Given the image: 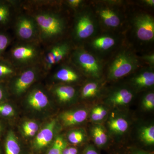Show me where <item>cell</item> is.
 I'll return each mask as SVG.
<instances>
[{"label":"cell","mask_w":154,"mask_h":154,"mask_svg":"<svg viewBox=\"0 0 154 154\" xmlns=\"http://www.w3.org/2000/svg\"><path fill=\"white\" fill-rule=\"evenodd\" d=\"M36 22L39 40L50 42L61 35L66 28L65 22L60 15L50 10H39L30 14Z\"/></svg>","instance_id":"obj_1"},{"label":"cell","mask_w":154,"mask_h":154,"mask_svg":"<svg viewBox=\"0 0 154 154\" xmlns=\"http://www.w3.org/2000/svg\"><path fill=\"white\" fill-rule=\"evenodd\" d=\"M8 59L19 69L39 63L41 52L38 41L22 42L17 43L10 49Z\"/></svg>","instance_id":"obj_2"},{"label":"cell","mask_w":154,"mask_h":154,"mask_svg":"<svg viewBox=\"0 0 154 154\" xmlns=\"http://www.w3.org/2000/svg\"><path fill=\"white\" fill-rule=\"evenodd\" d=\"M42 68L39 63L21 69L11 83L10 88L12 93L17 96L26 93L36 81Z\"/></svg>","instance_id":"obj_3"},{"label":"cell","mask_w":154,"mask_h":154,"mask_svg":"<svg viewBox=\"0 0 154 154\" xmlns=\"http://www.w3.org/2000/svg\"><path fill=\"white\" fill-rule=\"evenodd\" d=\"M138 66L137 60L128 53L123 52L118 54L110 65L108 77L115 80L128 74Z\"/></svg>","instance_id":"obj_4"},{"label":"cell","mask_w":154,"mask_h":154,"mask_svg":"<svg viewBox=\"0 0 154 154\" xmlns=\"http://www.w3.org/2000/svg\"><path fill=\"white\" fill-rule=\"evenodd\" d=\"M15 22V34L20 41L30 42L39 40L38 28L31 15L21 14L17 17Z\"/></svg>","instance_id":"obj_5"},{"label":"cell","mask_w":154,"mask_h":154,"mask_svg":"<svg viewBox=\"0 0 154 154\" xmlns=\"http://www.w3.org/2000/svg\"><path fill=\"white\" fill-rule=\"evenodd\" d=\"M69 44L67 42H58L49 46L42 55L41 66L45 70L49 71L60 63L69 51Z\"/></svg>","instance_id":"obj_6"},{"label":"cell","mask_w":154,"mask_h":154,"mask_svg":"<svg viewBox=\"0 0 154 154\" xmlns=\"http://www.w3.org/2000/svg\"><path fill=\"white\" fill-rule=\"evenodd\" d=\"M72 59L75 64L88 74L96 78L100 76L101 66L94 55L87 51L77 50L73 53Z\"/></svg>","instance_id":"obj_7"},{"label":"cell","mask_w":154,"mask_h":154,"mask_svg":"<svg viewBox=\"0 0 154 154\" xmlns=\"http://www.w3.org/2000/svg\"><path fill=\"white\" fill-rule=\"evenodd\" d=\"M138 38L142 41H150L154 37V20L148 14H142L135 18L134 22Z\"/></svg>","instance_id":"obj_8"},{"label":"cell","mask_w":154,"mask_h":154,"mask_svg":"<svg viewBox=\"0 0 154 154\" xmlns=\"http://www.w3.org/2000/svg\"><path fill=\"white\" fill-rule=\"evenodd\" d=\"M56 123L55 120H51L38 133L33 143V148L35 151H41L51 142Z\"/></svg>","instance_id":"obj_9"},{"label":"cell","mask_w":154,"mask_h":154,"mask_svg":"<svg viewBox=\"0 0 154 154\" xmlns=\"http://www.w3.org/2000/svg\"><path fill=\"white\" fill-rule=\"evenodd\" d=\"M95 31L94 22L90 16L86 14L80 15L75 22L74 34L78 39H85L91 36Z\"/></svg>","instance_id":"obj_10"},{"label":"cell","mask_w":154,"mask_h":154,"mask_svg":"<svg viewBox=\"0 0 154 154\" xmlns=\"http://www.w3.org/2000/svg\"><path fill=\"white\" fill-rule=\"evenodd\" d=\"M26 101L31 108L38 110H42L47 107L49 102L46 93L38 88H34L29 92Z\"/></svg>","instance_id":"obj_11"},{"label":"cell","mask_w":154,"mask_h":154,"mask_svg":"<svg viewBox=\"0 0 154 154\" xmlns=\"http://www.w3.org/2000/svg\"><path fill=\"white\" fill-rule=\"evenodd\" d=\"M88 112L85 109L68 110L60 114V119L65 126H71L85 121Z\"/></svg>","instance_id":"obj_12"},{"label":"cell","mask_w":154,"mask_h":154,"mask_svg":"<svg viewBox=\"0 0 154 154\" xmlns=\"http://www.w3.org/2000/svg\"><path fill=\"white\" fill-rule=\"evenodd\" d=\"M14 6L13 1L0 0V28H6L11 23Z\"/></svg>","instance_id":"obj_13"},{"label":"cell","mask_w":154,"mask_h":154,"mask_svg":"<svg viewBox=\"0 0 154 154\" xmlns=\"http://www.w3.org/2000/svg\"><path fill=\"white\" fill-rule=\"evenodd\" d=\"M53 77L56 80L66 83L74 82L79 79L77 72L71 67L66 65L60 67L54 72Z\"/></svg>","instance_id":"obj_14"},{"label":"cell","mask_w":154,"mask_h":154,"mask_svg":"<svg viewBox=\"0 0 154 154\" xmlns=\"http://www.w3.org/2000/svg\"><path fill=\"white\" fill-rule=\"evenodd\" d=\"M133 98V95L129 90L121 89L116 91L109 98V101L114 105H124L129 104Z\"/></svg>","instance_id":"obj_15"},{"label":"cell","mask_w":154,"mask_h":154,"mask_svg":"<svg viewBox=\"0 0 154 154\" xmlns=\"http://www.w3.org/2000/svg\"><path fill=\"white\" fill-rule=\"evenodd\" d=\"M53 92L58 100L63 103L71 101L76 94L75 88L69 85L57 86L54 88Z\"/></svg>","instance_id":"obj_16"},{"label":"cell","mask_w":154,"mask_h":154,"mask_svg":"<svg viewBox=\"0 0 154 154\" xmlns=\"http://www.w3.org/2000/svg\"><path fill=\"white\" fill-rule=\"evenodd\" d=\"M19 70L8 59H0V82L14 76Z\"/></svg>","instance_id":"obj_17"},{"label":"cell","mask_w":154,"mask_h":154,"mask_svg":"<svg viewBox=\"0 0 154 154\" xmlns=\"http://www.w3.org/2000/svg\"><path fill=\"white\" fill-rule=\"evenodd\" d=\"M22 149L16 135L12 131L8 133L5 144L4 154H21Z\"/></svg>","instance_id":"obj_18"},{"label":"cell","mask_w":154,"mask_h":154,"mask_svg":"<svg viewBox=\"0 0 154 154\" xmlns=\"http://www.w3.org/2000/svg\"><path fill=\"white\" fill-rule=\"evenodd\" d=\"M134 85L138 88H149L154 84L153 72L146 71L135 77L133 80Z\"/></svg>","instance_id":"obj_19"},{"label":"cell","mask_w":154,"mask_h":154,"mask_svg":"<svg viewBox=\"0 0 154 154\" xmlns=\"http://www.w3.org/2000/svg\"><path fill=\"white\" fill-rule=\"evenodd\" d=\"M99 15L105 25L110 27H118L120 23L118 16L112 10L108 8L102 9L99 11Z\"/></svg>","instance_id":"obj_20"},{"label":"cell","mask_w":154,"mask_h":154,"mask_svg":"<svg viewBox=\"0 0 154 154\" xmlns=\"http://www.w3.org/2000/svg\"><path fill=\"white\" fill-rule=\"evenodd\" d=\"M108 127L112 132L121 134L124 133L128 129V124L125 119L118 117L110 119L108 122Z\"/></svg>","instance_id":"obj_21"},{"label":"cell","mask_w":154,"mask_h":154,"mask_svg":"<svg viewBox=\"0 0 154 154\" xmlns=\"http://www.w3.org/2000/svg\"><path fill=\"white\" fill-rule=\"evenodd\" d=\"M92 135L94 142L99 148L105 147L107 142V135L100 125L94 126L92 130Z\"/></svg>","instance_id":"obj_22"},{"label":"cell","mask_w":154,"mask_h":154,"mask_svg":"<svg viewBox=\"0 0 154 154\" xmlns=\"http://www.w3.org/2000/svg\"><path fill=\"white\" fill-rule=\"evenodd\" d=\"M67 146V143L63 138L57 137L48 149L45 154H62L63 150Z\"/></svg>","instance_id":"obj_23"},{"label":"cell","mask_w":154,"mask_h":154,"mask_svg":"<svg viewBox=\"0 0 154 154\" xmlns=\"http://www.w3.org/2000/svg\"><path fill=\"white\" fill-rule=\"evenodd\" d=\"M115 44L114 38L110 36H102L96 38L93 42V45L94 47L101 50L109 49Z\"/></svg>","instance_id":"obj_24"},{"label":"cell","mask_w":154,"mask_h":154,"mask_svg":"<svg viewBox=\"0 0 154 154\" xmlns=\"http://www.w3.org/2000/svg\"><path fill=\"white\" fill-rule=\"evenodd\" d=\"M110 154H154L152 151L147 150L141 148L128 146L114 150Z\"/></svg>","instance_id":"obj_25"},{"label":"cell","mask_w":154,"mask_h":154,"mask_svg":"<svg viewBox=\"0 0 154 154\" xmlns=\"http://www.w3.org/2000/svg\"><path fill=\"white\" fill-rule=\"evenodd\" d=\"M140 137L146 144L152 145L154 143V126L145 127L141 130Z\"/></svg>","instance_id":"obj_26"},{"label":"cell","mask_w":154,"mask_h":154,"mask_svg":"<svg viewBox=\"0 0 154 154\" xmlns=\"http://www.w3.org/2000/svg\"><path fill=\"white\" fill-rule=\"evenodd\" d=\"M99 85L96 82L88 83L83 87L82 96L84 99L92 98L96 96L99 91Z\"/></svg>","instance_id":"obj_27"},{"label":"cell","mask_w":154,"mask_h":154,"mask_svg":"<svg viewBox=\"0 0 154 154\" xmlns=\"http://www.w3.org/2000/svg\"><path fill=\"white\" fill-rule=\"evenodd\" d=\"M38 128V125L33 121L25 122L22 125V130L25 136L31 137L34 135Z\"/></svg>","instance_id":"obj_28"},{"label":"cell","mask_w":154,"mask_h":154,"mask_svg":"<svg viewBox=\"0 0 154 154\" xmlns=\"http://www.w3.org/2000/svg\"><path fill=\"white\" fill-rule=\"evenodd\" d=\"M11 36L5 31L0 30V59L4 58L6 49L11 43Z\"/></svg>","instance_id":"obj_29"},{"label":"cell","mask_w":154,"mask_h":154,"mask_svg":"<svg viewBox=\"0 0 154 154\" xmlns=\"http://www.w3.org/2000/svg\"><path fill=\"white\" fill-rule=\"evenodd\" d=\"M85 135L83 131L79 130L74 131L69 134L68 139L72 144L76 145L83 142L85 140Z\"/></svg>","instance_id":"obj_30"},{"label":"cell","mask_w":154,"mask_h":154,"mask_svg":"<svg viewBox=\"0 0 154 154\" xmlns=\"http://www.w3.org/2000/svg\"><path fill=\"white\" fill-rule=\"evenodd\" d=\"M15 114L14 107L10 104L0 102V116L3 117H11Z\"/></svg>","instance_id":"obj_31"},{"label":"cell","mask_w":154,"mask_h":154,"mask_svg":"<svg viewBox=\"0 0 154 154\" xmlns=\"http://www.w3.org/2000/svg\"><path fill=\"white\" fill-rule=\"evenodd\" d=\"M143 107L147 110H152L154 108V94L149 93L144 97L142 101Z\"/></svg>","instance_id":"obj_32"},{"label":"cell","mask_w":154,"mask_h":154,"mask_svg":"<svg viewBox=\"0 0 154 154\" xmlns=\"http://www.w3.org/2000/svg\"><path fill=\"white\" fill-rule=\"evenodd\" d=\"M81 154H100L98 150L94 146L89 145L86 146L82 151Z\"/></svg>","instance_id":"obj_33"},{"label":"cell","mask_w":154,"mask_h":154,"mask_svg":"<svg viewBox=\"0 0 154 154\" xmlns=\"http://www.w3.org/2000/svg\"><path fill=\"white\" fill-rule=\"evenodd\" d=\"M62 154H79V152L78 148L67 146L63 150Z\"/></svg>","instance_id":"obj_34"},{"label":"cell","mask_w":154,"mask_h":154,"mask_svg":"<svg viewBox=\"0 0 154 154\" xmlns=\"http://www.w3.org/2000/svg\"><path fill=\"white\" fill-rule=\"evenodd\" d=\"M96 107L100 119L102 120L107 115V110L105 107H102V106H96Z\"/></svg>","instance_id":"obj_35"},{"label":"cell","mask_w":154,"mask_h":154,"mask_svg":"<svg viewBox=\"0 0 154 154\" xmlns=\"http://www.w3.org/2000/svg\"><path fill=\"white\" fill-rule=\"evenodd\" d=\"M7 94L5 88L0 82V102H3V100L5 99Z\"/></svg>","instance_id":"obj_36"},{"label":"cell","mask_w":154,"mask_h":154,"mask_svg":"<svg viewBox=\"0 0 154 154\" xmlns=\"http://www.w3.org/2000/svg\"><path fill=\"white\" fill-rule=\"evenodd\" d=\"M82 2V1L81 0H69L67 1V3L70 7L72 8H77L81 5Z\"/></svg>","instance_id":"obj_37"},{"label":"cell","mask_w":154,"mask_h":154,"mask_svg":"<svg viewBox=\"0 0 154 154\" xmlns=\"http://www.w3.org/2000/svg\"><path fill=\"white\" fill-rule=\"evenodd\" d=\"M144 59L145 60L147 61L149 63L154 64V54H151L144 57Z\"/></svg>","instance_id":"obj_38"},{"label":"cell","mask_w":154,"mask_h":154,"mask_svg":"<svg viewBox=\"0 0 154 154\" xmlns=\"http://www.w3.org/2000/svg\"><path fill=\"white\" fill-rule=\"evenodd\" d=\"M145 2L149 6H154V0H146L145 1Z\"/></svg>","instance_id":"obj_39"},{"label":"cell","mask_w":154,"mask_h":154,"mask_svg":"<svg viewBox=\"0 0 154 154\" xmlns=\"http://www.w3.org/2000/svg\"><path fill=\"white\" fill-rule=\"evenodd\" d=\"M2 125L0 124V135H1V133H2Z\"/></svg>","instance_id":"obj_40"},{"label":"cell","mask_w":154,"mask_h":154,"mask_svg":"<svg viewBox=\"0 0 154 154\" xmlns=\"http://www.w3.org/2000/svg\"><path fill=\"white\" fill-rule=\"evenodd\" d=\"M0 154H3L2 152H1V150H0Z\"/></svg>","instance_id":"obj_41"}]
</instances>
